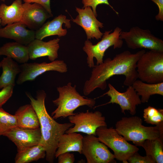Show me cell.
<instances>
[{"label": "cell", "mask_w": 163, "mask_h": 163, "mask_svg": "<svg viewBox=\"0 0 163 163\" xmlns=\"http://www.w3.org/2000/svg\"><path fill=\"white\" fill-rule=\"evenodd\" d=\"M145 52L142 50L133 53L129 51H125L116 54L112 59L107 58L102 63L95 65L89 79L85 83L84 95H89L97 88L105 89L107 81L115 75H124L125 78L124 85L127 86L132 85L138 78L137 62Z\"/></svg>", "instance_id": "6da1fadb"}, {"label": "cell", "mask_w": 163, "mask_h": 163, "mask_svg": "<svg viewBox=\"0 0 163 163\" xmlns=\"http://www.w3.org/2000/svg\"><path fill=\"white\" fill-rule=\"evenodd\" d=\"M144 121L155 126L163 125V110L149 106L143 110Z\"/></svg>", "instance_id": "4316f807"}, {"label": "cell", "mask_w": 163, "mask_h": 163, "mask_svg": "<svg viewBox=\"0 0 163 163\" xmlns=\"http://www.w3.org/2000/svg\"><path fill=\"white\" fill-rule=\"evenodd\" d=\"M2 72L0 76V89L15 85L17 75L21 72L20 65L11 58H4L1 61Z\"/></svg>", "instance_id": "7402d4cb"}, {"label": "cell", "mask_w": 163, "mask_h": 163, "mask_svg": "<svg viewBox=\"0 0 163 163\" xmlns=\"http://www.w3.org/2000/svg\"><path fill=\"white\" fill-rule=\"evenodd\" d=\"M137 116L123 117L115 124V129L127 141H132L136 146H141L146 140L163 138V125L146 126Z\"/></svg>", "instance_id": "3957f363"}, {"label": "cell", "mask_w": 163, "mask_h": 163, "mask_svg": "<svg viewBox=\"0 0 163 163\" xmlns=\"http://www.w3.org/2000/svg\"><path fill=\"white\" fill-rule=\"evenodd\" d=\"M140 96L142 103L148 102L150 97L155 94L163 96V82L150 84L140 80H136L132 85Z\"/></svg>", "instance_id": "cb8c5ba5"}, {"label": "cell", "mask_w": 163, "mask_h": 163, "mask_svg": "<svg viewBox=\"0 0 163 163\" xmlns=\"http://www.w3.org/2000/svg\"><path fill=\"white\" fill-rule=\"evenodd\" d=\"M82 154L85 157L87 163L116 162L114 154L94 135L83 136Z\"/></svg>", "instance_id": "30bf717a"}, {"label": "cell", "mask_w": 163, "mask_h": 163, "mask_svg": "<svg viewBox=\"0 0 163 163\" xmlns=\"http://www.w3.org/2000/svg\"><path fill=\"white\" fill-rule=\"evenodd\" d=\"M23 12L21 22L31 30L36 31L51 17L41 5L24 2L23 4Z\"/></svg>", "instance_id": "9a60e30c"}, {"label": "cell", "mask_w": 163, "mask_h": 163, "mask_svg": "<svg viewBox=\"0 0 163 163\" xmlns=\"http://www.w3.org/2000/svg\"><path fill=\"white\" fill-rule=\"evenodd\" d=\"M17 126L18 125L15 116L6 112L0 107V136Z\"/></svg>", "instance_id": "83f0119b"}, {"label": "cell", "mask_w": 163, "mask_h": 163, "mask_svg": "<svg viewBox=\"0 0 163 163\" xmlns=\"http://www.w3.org/2000/svg\"><path fill=\"white\" fill-rule=\"evenodd\" d=\"M120 38L132 49L144 48L163 51L162 40L155 37L148 29L133 27L128 31H122Z\"/></svg>", "instance_id": "ba28073f"}, {"label": "cell", "mask_w": 163, "mask_h": 163, "mask_svg": "<svg viewBox=\"0 0 163 163\" xmlns=\"http://www.w3.org/2000/svg\"><path fill=\"white\" fill-rule=\"evenodd\" d=\"M14 86L10 85L2 88L0 91V107H2L11 97Z\"/></svg>", "instance_id": "f546056e"}, {"label": "cell", "mask_w": 163, "mask_h": 163, "mask_svg": "<svg viewBox=\"0 0 163 163\" xmlns=\"http://www.w3.org/2000/svg\"><path fill=\"white\" fill-rule=\"evenodd\" d=\"M1 62H0V68L1 67Z\"/></svg>", "instance_id": "8d00e7d4"}, {"label": "cell", "mask_w": 163, "mask_h": 163, "mask_svg": "<svg viewBox=\"0 0 163 163\" xmlns=\"http://www.w3.org/2000/svg\"><path fill=\"white\" fill-rule=\"evenodd\" d=\"M23 12L22 0H15L9 5L1 4L0 5L1 25L4 26L21 22Z\"/></svg>", "instance_id": "44dd1931"}, {"label": "cell", "mask_w": 163, "mask_h": 163, "mask_svg": "<svg viewBox=\"0 0 163 163\" xmlns=\"http://www.w3.org/2000/svg\"><path fill=\"white\" fill-rule=\"evenodd\" d=\"M138 78L145 82H163V51L149 50L140 56L136 65Z\"/></svg>", "instance_id": "8992f818"}, {"label": "cell", "mask_w": 163, "mask_h": 163, "mask_svg": "<svg viewBox=\"0 0 163 163\" xmlns=\"http://www.w3.org/2000/svg\"><path fill=\"white\" fill-rule=\"evenodd\" d=\"M40 127L34 129H25L17 126L3 136L7 137L17 147L18 152L39 144L41 139Z\"/></svg>", "instance_id": "5bb4252c"}, {"label": "cell", "mask_w": 163, "mask_h": 163, "mask_svg": "<svg viewBox=\"0 0 163 163\" xmlns=\"http://www.w3.org/2000/svg\"><path fill=\"white\" fill-rule=\"evenodd\" d=\"M58 163H73L75 161L74 155L70 152H66L58 156Z\"/></svg>", "instance_id": "1f68e13d"}, {"label": "cell", "mask_w": 163, "mask_h": 163, "mask_svg": "<svg viewBox=\"0 0 163 163\" xmlns=\"http://www.w3.org/2000/svg\"><path fill=\"white\" fill-rule=\"evenodd\" d=\"M83 138L81 134L76 132L62 135L59 139L55 158L66 152H75L82 154Z\"/></svg>", "instance_id": "d6986e66"}, {"label": "cell", "mask_w": 163, "mask_h": 163, "mask_svg": "<svg viewBox=\"0 0 163 163\" xmlns=\"http://www.w3.org/2000/svg\"><path fill=\"white\" fill-rule=\"evenodd\" d=\"M46 155L44 147L38 144L18 152L15 158V162L29 163L43 158Z\"/></svg>", "instance_id": "d4e9b609"}, {"label": "cell", "mask_w": 163, "mask_h": 163, "mask_svg": "<svg viewBox=\"0 0 163 163\" xmlns=\"http://www.w3.org/2000/svg\"><path fill=\"white\" fill-rule=\"evenodd\" d=\"M76 11L78 14L75 19L72 18V20L83 28L86 33L87 40L101 39L103 33L99 28H102L104 24L97 19L91 8L87 6L81 8L76 7Z\"/></svg>", "instance_id": "4fadbf2b"}, {"label": "cell", "mask_w": 163, "mask_h": 163, "mask_svg": "<svg viewBox=\"0 0 163 163\" xmlns=\"http://www.w3.org/2000/svg\"><path fill=\"white\" fill-rule=\"evenodd\" d=\"M0 56H1L0 55Z\"/></svg>", "instance_id": "74e56055"}, {"label": "cell", "mask_w": 163, "mask_h": 163, "mask_svg": "<svg viewBox=\"0 0 163 163\" xmlns=\"http://www.w3.org/2000/svg\"><path fill=\"white\" fill-rule=\"evenodd\" d=\"M108 86L109 90L97 98L107 95L110 97V101L94 108L110 104H116L119 105L122 113L125 114V111L127 110L131 115H135L137 106L141 104L142 102L139 96L132 86H128L126 91L123 92H119L110 83L108 84Z\"/></svg>", "instance_id": "7c38bea8"}, {"label": "cell", "mask_w": 163, "mask_h": 163, "mask_svg": "<svg viewBox=\"0 0 163 163\" xmlns=\"http://www.w3.org/2000/svg\"><path fill=\"white\" fill-rule=\"evenodd\" d=\"M26 94L38 117L41 135L39 144L45 149L46 160L53 163L60 137L74 124L70 122L59 123L49 114L45 105L46 95L44 90L37 91L36 99L28 92Z\"/></svg>", "instance_id": "7a4b0ae2"}, {"label": "cell", "mask_w": 163, "mask_h": 163, "mask_svg": "<svg viewBox=\"0 0 163 163\" xmlns=\"http://www.w3.org/2000/svg\"><path fill=\"white\" fill-rule=\"evenodd\" d=\"M60 39L57 38L47 42L35 39L27 46L29 59L35 60L37 58L47 56L52 62L58 58Z\"/></svg>", "instance_id": "2e32d148"}, {"label": "cell", "mask_w": 163, "mask_h": 163, "mask_svg": "<svg viewBox=\"0 0 163 163\" xmlns=\"http://www.w3.org/2000/svg\"><path fill=\"white\" fill-rule=\"evenodd\" d=\"M68 119L69 122L74 125L66 133L81 132L96 136L98 128L107 126L105 117L99 111L92 112L87 110L85 112L75 113L74 115L68 117Z\"/></svg>", "instance_id": "9c48e42d"}, {"label": "cell", "mask_w": 163, "mask_h": 163, "mask_svg": "<svg viewBox=\"0 0 163 163\" xmlns=\"http://www.w3.org/2000/svg\"><path fill=\"white\" fill-rule=\"evenodd\" d=\"M96 134L99 141L113 151L115 159L123 163H128L129 157L139 150L136 146L129 143L112 127H99Z\"/></svg>", "instance_id": "5b68a950"}, {"label": "cell", "mask_w": 163, "mask_h": 163, "mask_svg": "<svg viewBox=\"0 0 163 163\" xmlns=\"http://www.w3.org/2000/svg\"><path fill=\"white\" fill-rule=\"evenodd\" d=\"M70 21L66 16L59 15L51 21L44 23L40 28L35 31V39L42 40L51 36L57 35L60 37L66 35L67 31L66 29L62 28V24H64L65 27L69 28L71 27Z\"/></svg>", "instance_id": "ac0fdd59"}, {"label": "cell", "mask_w": 163, "mask_h": 163, "mask_svg": "<svg viewBox=\"0 0 163 163\" xmlns=\"http://www.w3.org/2000/svg\"><path fill=\"white\" fill-rule=\"evenodd\" d=\"M0 55L11 58L22 64L27 62L29 59L27 46L16 42L7 43L0 47Z\"/></svg>", "instance_id": "603a6c76"}, {"label": "cell", "mask_w": 163, "mask_h": 163, "mask_svg": "<svg viewBox=\"0 0 163 163\" xmlns=\"http://www.w3.org/2000/svg\"><path fill=\"white\" fill-rule=\"evenodd\" d=\"M24 2L37 3L42 6L48 12L51 17L53 16L50 8V0H23Z\"/></svg>", "instance_id": "d6a6232c"}, {"label": "cell", "mask_w": 163, "mask_h": 163, "mask_svg": "<svg viewBox=\"0 0 163 163\" xmlns=\"http://www.w3.org/2000/svg\"><path fill=\"white\" fill-rule=\"evenodd\" d=\"M20 67L21 72L16 81V83L19 85L27 81H34L39 76L48 71L64 73L68 71L67 65L62 60H55L50 63L26 62L21 65Z\"/></svg>", "instance_id": "8fae6325"}, {"label": "cell", "mask_w": 163, "mask_h": 163, "mask_svg": "<svg viewBox=\"0 0 163 163\" xmlns=\"http://www.w3.org/2000/svg\"><path fill=\"white\" fill-rule=\"evenodd\" d=\"M141 147L144 149L146 155L155 163H163V138L145 140Z\"/></svg>", "instance_id": "484cf974"}, {"label": "cell", "mask_w": 163, "mask_h": 163, "mask_svg": "<svg viewBox=\"0 0 163 163\" xmlns=\"http://www.w3.org/2000/svg\"><path fill=\"white\" fill-rule=\"evenodd\" d=\"M1 19L0 18V27L1 26Z\"/></svg>", "instance_id": "e575fe53"}, {"label": "cell", "mask_w": 163, "mask_h": 163, "mask_svg": "<svg viewBox=\"0 0 163 163\" xmlns=\"http://www.w3.org/2000/svg\"><path fill=\"white\" fill-rule=\"evenodd\" d=\"M112 31V30L105 31L101 40L96 44H93L89 40L85 41L83 50L87 55V63L89 68H93L95 66L94 58L96 59L97 65L102 63L105 51L110 46H113L114 49L122 47L123 41L120 38L122 29L117 27L111 33Z\"/></svg>", "instance_id": "52a82bcc"}, {"label": "cell", "mask_w": 163, "mask_h": 163, "mask_svg": "<svg viewBox=\"0 0 163 163\" xmlns=\"http://www.w3.org/2000/svg\"><path fill=\"white\" fill-rule=\"evenodd\" d=\"M1 0L3 2H4L5 1V0Z\"/></svg>", "instance_id": "d590c367"}, {"label": "cell", "mask_w": 163, "mask_h": 163, "mask_svg": "<svg viewBox=\"0 0 163 163\" xmlns=\"http://www.w3.org/2000/svg\"><path fill=\"white\" fill-rule=\"evenodd\" d=\"M158 6V12L155 18L157 21H163V0H151Z\"/></svg>", "instance_id": "836d02e7"}, {"label": "cell", "mask_w": 163, "mask_h": 163, "mask_svg": "<svg viewBox=\"0 0 163 163\" xmlns=\"http://www.w3.org/2000/svg\"><path fill=\"white\" fill-rule=\"evenodd\" d=\"M128 163H155L150 158L146 155L143 156L136 152L132 155L128 159Z\"/></svg>", "instance_id": "4dcf8cb0"}, {"label": "cell", "mask_w": 163, "mask_h": 163, "mask_svg": "<svg viewBox=\"0 0 163 163\" xmlns=\"http://www.w3.org/2000/svg\"><path fill=\"white\" fill-rule=\"evenodd\" d=\"M82 2L83 5V8L87 6L91 7L93 11L97 17V14L96 11V8L98 5L102 4H105L109 6L117 14H118V13L113 8L110 4L108 0H82Z\"/></svg>", "instance_id": "f1b7e54d"}, {"label": "cell", "mask_w": 163, "mask_h": 163, "mask_svg": "<svg viewBox=\"0 0 163 163\" xmlns=\"http://www.w3.org/2000/svg\"><path fill=\"white\" fill-rule=\"evenodd\" d=\"M76 87V85L72 86V83L69 82L65 85L57 88L59 97L52 101L57 107L51 113L54 119L73 115L75 114L74 111L80 106L94 107L95 99L81 95L77 91Z\"/></svg>", "instance_id": "277c9868"}, {"label": "cell", "mask_w": 163, "mask_h": 163, "mask_svg": "<svg viewBox=\"0 0 163 163\" xmlns=\"http://www.w3.org/2000/svg\"><path fill=\"white\" fill-rule=\"evenodd\" d=\"M27 27L21 22L7 25L0 28V38L11 39L27 46L35 39V31L28 30Z\"/></svg>", "instance_id": "e0dca14e"}, {"label": "cell", "mask_w": 163, "mask_h": 163, "mask_svg": "<svg viewBox=\"0 0 163 163\" xmlns=\"http://www.w3.org/2000/svg\"><path fill=\"white\" fill-rule=\"evenodd\" d=\"M18 126L25 129L40 127L37 115L32 105L27 104L20 107L15 112Z\"/></svg>", "instance_id": "ffe728a7"}]
</instances>
